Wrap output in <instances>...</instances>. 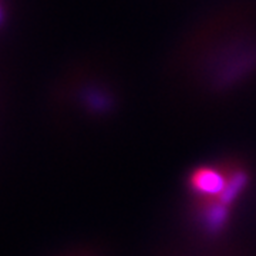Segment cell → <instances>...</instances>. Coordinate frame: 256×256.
<instances>
[{"label": "cell", "instance_id": "1", "mask_svg": "<svg viewBox=\"0 0 256 256\" xmlns=\"http://www.w3.org/2000/svg\"><path fill=\"white\" fill-rule=\"evenodd\" d=\"M186 188L192 200L222 198L226 190L225 162L200 165L186 176Z\"/></svg>", "mask_w": 256, "mask_h": 256}, {"label": "cell", "instance_id": "2", "mask_svg": "<svg viewBox=\"0 0 256 256\" xmlns=\"http://www.w3.org/2000/svg\"><path fill=\"white\" fill-rule=\"evenodd\" d=\"M230 210L232 206L218 198L192 200L191 220L194 228L208 238H216L228 228Z\"/></svg>", "mask_w": 256, "mask_h": 256}, {"label": "cell", "instance_id": "3", "mask_svg": "<svg viewBox=\"0 0 256 256\" xmlns=\"http://www.w3.org/2000/svg\"><path fill=\"white\" fill-rule=\"evenodd\" d=\"M0 22H2V10H0Z\"/></svg>", "mask_w": 256, "mask_h": 256}]
</instances>
